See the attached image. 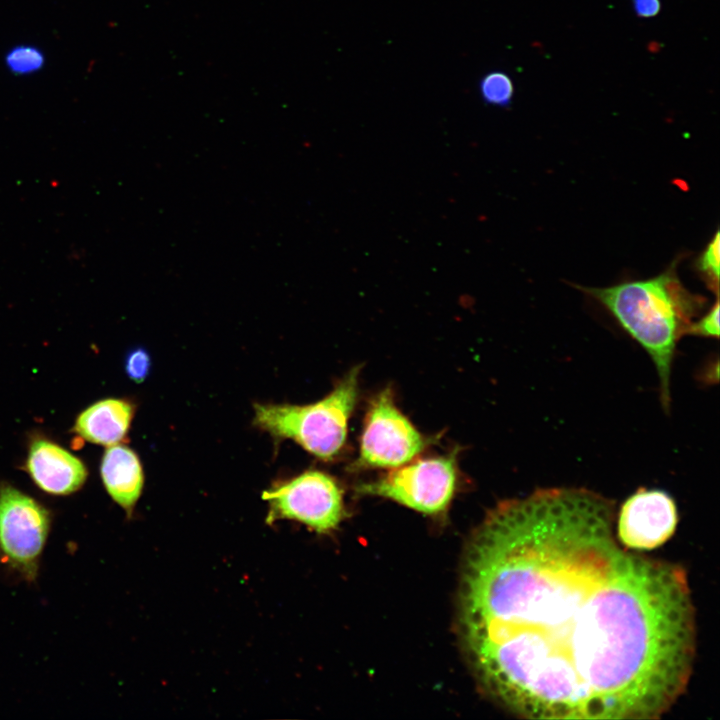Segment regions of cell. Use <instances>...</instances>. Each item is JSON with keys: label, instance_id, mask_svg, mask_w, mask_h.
<instances>
[{"label": "cell", "instance_id": "obj_1", "mask_svg": "<svg viewBox=\"0 0 720 720\" xmlns=\"http://www.w3.org/2000/svg\"><path fill=\"white\" fill-rule=\"evenodd\" d=\"M611 500L539 488L468 544L462 639L481 687L536 720H652L686 690L696 618L685 571L629 552Z\"/></svg>", "mask_w": 720, "mask_h": 720}, {"label": "cell", "instance_id": "obj_2", "mask_svg": "<svg viewBox=\"0 0 720 720\" xmlns=\"http://www.w3.org/2000/svg\"><path fill=\"white\" fill-rule=\"evenodd\" d=\"M578 287L600 302L648 353L659 378L662 406L669 410L676 345L704 300L682 286L673 267L647 280L604 288Z\"/></svg>", "mask_w": 720, "mask_h": 720}, {"label": "cell", "instance_id": "obj_3", "mask_svg": "<svg viewBox=\"0 0 720 720\" xmlns=\"http://www.w3.org/2000/svg\"><path fill=\"white\" fill-rule=\"evenodd\" d=\"M359 375L360 368H352L327 396L312 404H256L253 422L276 438L294 440L321 460H334L346 443Z\"/></svg>", "mask_w": 720, "mask_h": 720}, {"label": "cell", "instance_id": "obj_4", "mask_svg": "<svg viewBox=\"0 0 720 720\" xmlns=\"http://www.w3.org/2000/svg\"><path fill=\"white\" fill-rule=\"evenodd\" d=\"M52 513L9 483H0V563L20 580L36 581Z\"/></svg>", "mask_w": 720, "mask_h": 720}, {"label": "cell", "instance_id": "obj_5", "mask_svg": "<svg viewBox=\"0 0 720 720\" xmlns=\"http://www.w3.org/2000/svg\"><path fill=\"white\" fill-rule=\"evenodd\" d=\"M456 454L416 460L356 487L361 495L379 496L428 515L445 512L457 485Z\"/></svg>", "mask_w": 720, "mask_h": 720}, {"label": "cell", "instance_id": "obj_6", "mask_svg": "<svg viewBox=\"0 0 720 720\" xmlns=\"http://www.w3.org/2000/svg\"><path fill=\"white\" fill-rule=\"evenodd\" d=\"M397 407L385 389L370 402L353 470L396 468L411 462L430 444Z\"/></svg>", "mask_w": 720, "mask_h": 720}, {"label": "cell", "instance_id": "obj_7", "mask_svg": "<svg viewBox=\"0 0 720 720\" xmlns=\"http://www.w3.org/2000/svg\"><path fill=\"white\" fill-rule=\"evenodd\" d=\"M263 498L269 502L268 523L295 520L318 533L336 529L345 513L341 487L331 475L319 470L280 483L264 492Z\"/></svg>", "mask_w": 720, "mask_h": 720}, {"label": "cell", "instance_id": "obj_8", "mask_svg": "<svg viewBox=\"0 0 720 720\" xmlns=\"http://www.w3.org/2000/svg\"><path fill=\"white\" fill-rule=\"evenodd\" d=\"M616 520V536L624 547L636 551L652 550L673 535L678 511L667 492L640 488L625 500Z\"/></svg>", "mask_w": 720, "mask_h": 720}, {"label": "cell", "instance_id": "obj_9", "mask_svg": "<svg viewBox=\"0 0 720 720\" xmlns=\"http://www.w3.org/2000/svg\"><path fill=\"white\" fill-rule=\"evenodd\" d=\"M24 469L40 490L54 496L77 492L88 476L81 459L59 444L40 437L30 442Z\"/></svg>", "mask_w": 720, "mask_h": 720}, {"label": "cell", "instance_id": "obj_10", "mask_svg": "<svg viewBox=\"0 0 720 720\" xmlns=\"http://www.w3.org/2000/svg\"><path fill=\"white\" fill-rule=\"evenodd\" d=\"M100 475L109 496L130 517L144 484L136 453L120 444L108 446L101 459Z\"/></svg>", "mask_w": 720, "mask_h": 720}, {"label": "cell", "instance_id": "obj_11", "mask_svg": "<svg viewBox=\"0 0 720 720\" xmlns=\"http://www.w3.org/2000/svg\"><path fill=\"white\" fill-rule=\"evenodd\" d=\"M134 406L123 399L107 398L85 408L75 419L72 431L82 440L111 446L125 439Z\"/></svg>", "mask_w": 720, "mask_h": 720}, {"label": "cell", "instance_id": "obj_12", "mask_svg": "<svg viewBox=\"0 0 720 720\" xmlns=\"http://www.w3.org/2000/svg\"><path fill=\"white\" fill-rule=\"evenodd\" d=\"M4 63L7 70L15 76H28L43 69L46 63L44 52L31 44H20L10 48Z\"/></svg>", "mask_w": 720, "mask_h": 720}, {"label": "cell", "instance_id": "obj_13", "mask_svg": "<svg viewBox=\"0 0 720 720\" xmlns=\"http://www.w3.org/2000/svg\"><path fill=\"white\" fill-rule=\"evenodd\" d=\"M480 95L485 103L493 106H508L514 95L511 78L502 71L487 73L479 84Z\"/></svg>", "mask_w": 720, "mask_h": 720}, {"label": "cell", "instance_id": "obj_14", "mask_svg": "<svg viewBox=\"0 0 720 720\" xmlns=\"http://www.w3.org/2000/svg\"><path fill=\"white\" fill-rule=\"evenodd\" d=\"M720 233L716 231L714 237L706 246L696 262V267L705 279L709 282L711 288L718 293L719 273H720Z\"/></svg>", "mask_w": 720, "mask_h": 720}, {"label": "cell", "instance_id": "obj_15", "mask_svg": "<svg viewBox=\"0 0 720 720\" xmlns=\"http://www.w3.org/2000/svg\"><path fill=\"white\" fill-rule=\"evenodd\" d=\"M685 335L718 338L719 336V300L699 320L693 321L687 328Z\"/></svg>", "mask_w": 720, "mask_h": 720}, {"label": "cell", "instance_id": "obj_16", "mask_svg": "<svg viewBox=\"0 0 720 720\" xmlns=\"http://www.w3.org/2000/svg\"><path fill=\"white\" fill-rule=\"evenodd\" d=\"M151 367L150 356L146 350L135 348L125 358V371L130 379L141 383L148 376Z\"/></svg>", "mask_w": 720, "mask_h": 720}, {"label": "cell", "instance_id": "obj_17", "mask_svg": "<svg viewBox=\"0 0 720 720\" xmlns=\"http://www.w3.org/2000/svg\"><path fill=\"white\" fill-rule=\"evenodd\" d=\"M635 14L641 18L656 16L661 9L660 0H632Z\"/></svg>", "mask_w": 720, "mask_h": 720}]
</instances>
